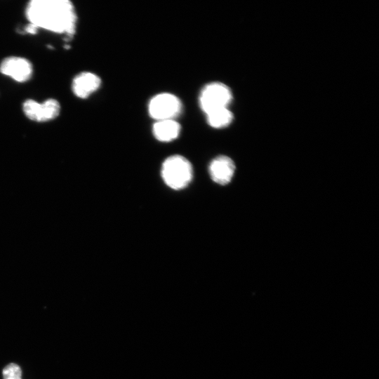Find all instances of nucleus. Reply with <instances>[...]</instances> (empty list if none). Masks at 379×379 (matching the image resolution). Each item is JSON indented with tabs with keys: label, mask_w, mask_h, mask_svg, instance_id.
Segmentation results:
<instances>
[{
	"label": "nucleus",
	"mask_w": 379,
	"mask_h": 379,
	"mask_svg": "<svg viewBox=\"0 0 379 379\" xmlns=\"http://www.w3.org/2000/svg\"><path fill=\"white\" fill-rule=\"evenodd\" d=\"M205 114L208 124L214 128L227 127L234 119L233 114L228 107L215 109Z\"/></svg>",
	"instance_id": "nucleus-10"
},
{
	"label": "nucleus",
	"mask_w": 379,
	"mask_h": 379,
	"mask_svg": "<svg viewBox=\"0 0 379 379\" xmlns=\"http://www.w3.org/2000/svg\"><path fill=\"white\" fill-rule=\"evenodd\" d=\"M3 379H22V370L19 365L11 363L2 371Z\"/></svg>",
	"instance_id": "nucleus-11"
},
{
	"label": "nucleus",
	"mask_w": 379,
	"mask_h": 379,
	"mask_svg": "<svg viewBox=\"0 0 379 379\" xmlns=\"http://www.w3.org/2000/svg\"><path fill=\"white\" fill-rule=\"evenodd\" d=\"M29 23L58 34L69 39L76 32L77 16L72 3L68 0H32L25 9Z\"/></svg>",
	"instance_id": "nucleus-1"
},
{
	"label": "nucleus",
	"mask_w": 379,
	"mask_h": 379,
	"mask_svg": "<svg viewBox=\"0 0 379 379\" xmlns=\"http://www.w3.org/2000/svg\"><path fill=\"white\" fill-rule=\"evenodd\" d=\"M232 100V93L225 84L213 81L206 84L199 96L201 109L207 114L215 109L228 107Z\"/></svg>",
	"instance_id": "nucleus-3"
},
{
	"label": "nucleus",
	"mask_w": 379,
	"mask_h": 379,
	"mask_svg": "<svg viewBox=\"0 0 379 379\" xmlns=\"http://www.w3.org/2000/svg\"><path fill=\"white\" fill-rule=\"evenodd\" d=\"M22 110L25 116L32 121L46 122L55 119L60 114V105L53 98H50L43 103L29 99L22 104Z\"/></svg>",
	"instance_id": "nucleus-5"
},
{
	"label": "nucleus",
	"mask_w": 379,
	"mask_h": 379,
	"mask_svg": "<svg viewBox=\"0 0 379 379\" xmlns=\"http://www.w3.org/2000/svg\"><path fill=\"white\" fill-rule=\"evenodd\" d=\"M192 166L184 157L178 154L168 157L163 162L161 176L167 186L173 190H182L192 179Z\"/></svg>",
	"instance_id": "nucleus-2"
},
{
	"label": "nucleus",
	"mask_w": 379,
	"mask_h": 379,
	"mask_svg": "<svg viewBox=\"0 0 379 379\" xmlns=\"http://www.w3.org/2000/svg\"><path fill=\"white\" fill-rule=\"evenodd\" d=\"M147 109L149 115L155 121L175 119L181 113L182 104L175 95L164 92L149 100Z\"/></svg>",
	"instance_id": "nucleus-4"
},
{
	"label": "nucleus",
	"mask_w": 379,
	"mask_h": 379,
	"mask_svg": "<svg viewBox=\"0 0 379 379\" xmlns=\"http://www.w3.org/2000/svg\"><path fill=\"white\" fill-rule=\"evenodd\" d=\"M101 83V79L97 74L82 72L73 79L72 90L77 97L86 99L100 88Z\"/></svg>",
	"instance_id": "nucleus-7"
},
{
	"label": "nucleus",
	"mask_w": 379,
	"mask_h": 379,
	"mask_svg": "<svg viewBox=\"0 0 379 379\" xmlns=\"http://www.w3.org/2000/svg\"><path fill=\"white\" fill-rule=\"evenodd\" d=\"M211 179L219 185L228 184L234 173V161L227 156H218L213 159L208 167Z\"/></svg>",
	"instance_id": "nucleus-8"
},
{
	"label": "nucleus",
	"mask_w": 379,
	"mask_h": 379,
	"mask_svg": "<svg viewBox=\"0 0 379 379\" xmlns=\"http://www.w3.org/2000/svg\"><path fill=\"white\" fill-rule=\"evenodd\" d=\"M0 72L17 82L24 83L32 77L33 67L32 63L26 58L12 56L2 60L0 64Z\"/></svg>",
	"instance_id": "nucleus-6"
},
{
	"label": "nucleus",
	"mask_w": 379,
	"mask_h": 379,
	"mask_svg": "<svg viewBox=\"0 0 379 379\" xmlns=\"http://www.w3.org/2000/svg\"><path fill=\"white\" fill-rule=\"evenodd\" d=\"M38 27L32 24V23H29L25 27V30L27 33H29V34H34L37 32V30H38Z\"/></svg>",
	"instance_id": "nucleus-12"
},
{
	"label": "nucleus",
	"mask_w": 379,
	"mask_h": 379,
	"mask_svg": "<svg viewBox=\"0 0 379 379\" xmlns=\"http://www.w3.org/2000/svg\"><path fill=\"white\" fill-rule=\"evenodd\" d=\"M181 126L175 119L155 121L152 126L154 138L161 142H171L180 135Z\"/></svg>",
	"instance_id": "nucleus-9"
}]
</instances>
